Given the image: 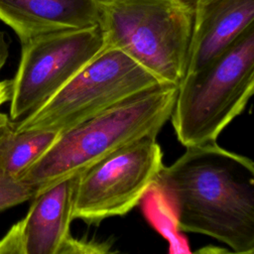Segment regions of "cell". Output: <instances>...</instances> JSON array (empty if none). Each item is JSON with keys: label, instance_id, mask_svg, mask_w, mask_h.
<instances>
[{"label": "cell", "instance_id": "6da1fadb", "mask_svg": "<svg viewBox=\"0 0 254 254\" xmlns=\"http://www.w3.org/2000/svg\"><path fill=\"white\" fill-rule=\"evenodd\" d=\"M152 190L178 230L209 236L235 251L254 250V163L216 142L186 147L163 167Z\"/></svg>", "mask_w": 254, "mask_h": 254}, {"label": "cell", "instance_id": "7a4b0ae2", "mask_svg": "<svg viewBox=\"0 0 254 254\" xmlns=\"http://www.w3.org/2000/svg\"><path fill=\"white\" fill-rule=\"evenodd\" d=\"M177 90L176 84L159 83L60 133L20 181L38 193L132 142L157 137L171 117Z\"/></svg>", "mask_w": 254, "mask_h": 254}, {"label": "cell", "instance_id": "3957f363", "mask_svg": "<svg viewBox=\"0 0 254 254\" xmlns=\"http://www.w3.org/2000/svg\"><path fill=\"white\" fill-rule=\"evenodd\" d=\"M104 48L119 50L159 81L186 74L192 28L190 0H96Z\"/></svg>", "mask_w": 254, "mask_h": 254}, {"label": "cell", "instance_id": "277c9868", "mask_svg": "<svg viewBox=\"0 0 254 254\" xmlns=\"http://www.w3.org/2000/svg\"><path fill=\"white\" fill-rule=\"evenodd\" d=\"M254 91V25L218 57L185 74L178 85L171 122L185 147L216 142L242 113Z\"/></svg>", "mask_w": 254, "mask_h": 254}, {"label": "cell", "instance_id": "5b68a950", "mask_svg": "<svg viewBox=\"0 0 254 254\" xmlns=\"http://www.w3.org/2000/svg\"><path fill=\"white\" fill-rule=\"evenodd\" d=\"M159 83L151 72L119 50L104 48L86 66L14 130L62 133Z\"/></svg>", "mask_w": 254, "mask_h": 254}, {"label": "cell", "instance_id": "8992f818", "mask_svg": "<svg viewBox=\"0 0 254 254\" xmlns=\"http://www.w3.org/2000/svg\"><path fill=\"white\" fill-rule=\"evenodd\" d=\"M156 138L132 142L77 174L72 218L95 223L138 205L164 167Z\"/></svg>", "mask_w": 254, "mask_h": 254}, {"label": "cell", "instance_id": "52a82bcc", "mask_svg": "<svg viewBox=\"0 0 254 254\" xmlns=\"http://www.w3.org/2000/svg\"><path fill=\"white\" fill-rule=\"evenodd\" d=\"M103 49L98 25L52 32L22 43L19 65L11 79V122L39 109Z\"/></svg>", "mask_w": 254, "mask_h": 254}, {"label": "cell", "instance_id": "ba28073f", "mask_svg": "<svg viewBox=\"0 0 254 254\" xmlns=\"http://www.w3.org/2000/svg\"><path fill=\"white\" fill-rule=\"evenodd\" d=\"M190 1L192 28L186 73L207 64L254 25V0Z\"/></svg>", "mask_w": 254, "mask_h": 254}, {"label": "cell", "instance_id": "9c48e42d", "mask_svg": "<svg viewBox=\"0 0 254 254\" xmlns=\"http://www.w3.org/2000/svg\"><path fill=\"white\" fill-rule=\"evenodd\" d=\"M0 20L20 43L44 34L98 25L96 0H0Z\"/></svg>", "mask_w": 254, "mask_h": 254}, {"label": "cell", "instance_id": "30bf717a", "mask_svg": "<svg viewBox=\"0 0 254 254\" xmlns=\"http://www.w3.org/2000/svg\"><path fill=\"white\" fill-rule=\"evenodd\" d=\"M77 175L61 180L38 192L22 219L26 254H58L70 235Z\"/></svg>", "mask_w": 254, "mask_h": 254}, {"label": "cell", "instance_id": "8fae6325", "mask_svg": "<svg viewBox=\"0 0 254 254\" xmlns=\"http://www.w3.org/2000/svg\"><path fill=\"white\" fill-rule=\"evenodd\" d=\"M60 133L48 130H14L0 139V175L20 180L54 144Z\"/></svg>", "mask_w": 254, "mask_h": 254}, {"label": "cell", "instance_id": "7c38bea8", "mask_svg": "<svg viewBox=\"0 0 254 254\" xmlns=\"http://www.w3.org/2000/svg\"><path fill=\"white\" fill-rule=\"evenodd\" d=\"M36 193L31 185L0 175V212L32 199Z\"/></svg>", "mask_w": 254, "mask_h": 254}, {"label": "cell", "instance_id": "4fadbf2b", "mask_svg": "<svg viewBox=\"0 0 254 254\" xmlns=\"http://www.w3.org/2000/svg\"><path fill=\"white\" fill-rule=\"evenodd\" d=\"M58 254H115L108 245L76 239L69 235L61 246Z\"/></svg>", "mask_w": 254, "mask_h": 254}, {"label": "cell", "instance_id": "5bb4252c", "mask_svg": "<svg viewBox=\"0 0 254 254\" xmlns=\"http://www.w3.org/2000/svg\"><path fill=\"white\" fill-rule=\"evenodd\" d=\"M0 254H26L22 236V219L13 224L0 239Z\"/></svg>", "mask_w": 254, "mask_h": 254}, {"label": "cell", "instance_id": "9a60e30c", "mask_svg": "<svg viewBox=\"0 0 254 254\" xmlns=\"http://www.w3.org/2000/svg\"><path fill=\"white\" fill-rule=\"evenodd\" d=\"M191 254H254V250L249 251H235V250H228L226 248H222L219 246L214 245H207L195 250Z\"/></svg>", "mask_w": 254, "mask_h": 254}, {"label": "cell", "instance_id": "2e32d148", "mask_svg": "<svg viewBox=\"0 0 254 254\" xmlns=\"http://www.w3.org/2000/svg\"><path fill=\"white\" fill-rule=\"evenodd\" d=\"M12 126V122L9 116L5 113L0 112V137Z\"/></svg>", "mask_w": 254, "mask_h": 254}, {"label": "cell", "instance_id": "e0dca14e", "mask_svg": "<svg viewBox=\"0 0 254 254\" xmlns=\"http://www.w3.org/2000/svg\"><path fill=\"white\" fill-rule=\"evenodd\" d=\"M11 127H12V126H11ZM8 130H9V129H8ZM5 133H6V132H5ZM5 133H4V134H5ZM4 134H3V135H4ZM3 135H2V136H3ZM2 136H1V137H2ZM1 137H0V139H1Z\"/></svg>", "mask_w": 254, "mask_h": 254}]
</instances>
